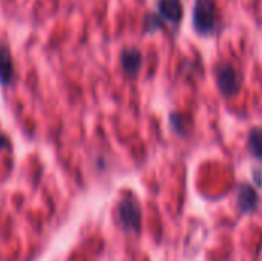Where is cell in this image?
<instances>
[{
	"label": "cell",
	"mask_w": 262,
	"mask_h": 261,
	"mask_svg": "<svg viewBox=\"0 0 262 261\" xmlns=\"http://www.w3.org/2000/svg\"><path fill=\"white\" fill-rule=\"evenodd\" d=\"M213 72H215V82L218 91L224 98H232L241 91V77L230 63L227 62L218 63Z\"/></svg>",
	"instance_id": "2"
},
{
	"label": "cell",
	"mask_w": 262,
	"mask_h": 261,
	"mask_svg": "<svg viewBox=\"0 0 262 261\" xmlns=\"http://www.w3.org/2000/svg\"><path fill=\"white\" fill-rule=\"evenodd\" d=\"M117 215L121 228L127 232L138 234L141 229V206L132 195H126L117 208Z\"/></svg>",
	"instance_id": "3"
},
{
	"label": "cell",
	"mask_w": 262,
	"mask_h": 261,
	"mask_svg": "<svg viewBox=\"0 0 262 261\" xmlns=\"http://www.w3.org/2000/svg\"><path fill=\"white\" fill-rule=\"evenodd\" d=\"M193 29L200 35H212L220 26V12L213 0H195L192 11Z\"/></svg>",
	"instance_id": "1"
},
{
	"label": "cell",
	"mask_w": 262,
	"mask_h": 261,
	"mask_svg": "<svg viewBox=\"0 0 262 261\" xmlns=\"http://www.w3.org/2000/svg\"><path fill=\"white\" fill-rule=\"evenodd\" d=\"M238 208L243 214L253 212L258 208V194L249 183H241L236 191Z\"/></svg>",
	"instance_id": "6"
},
{
	"label": "cell",
	"mask_w": 262,
	"mask_h": 261,
	"mask_svg": "<svg viewBox=\"0 0 262 261\" xmlns=\"http://www.w3.org/2000/svg\"><path fill=\"white\" fill-rule=\"evenodd\" d=\"M247 146H249L250 154H252L255 158L262 160V128H253V129L249 132Z\"/></svg>",
	"instance_id": "8"
},
{
	"label": "cell",
	"mask_w": 262,
	"mask_h": 261,
	"mask_svg": "<svg viewBox=\"0 0 262 261\" xmlns=\"http://www.w3.org/2000/svg\"><path fill=\"white\" fill-rule=\"evenodd\" d=\"M184 8L181 0H160L158 2V17L173 26H178L183 20Z\"/></svg>",
	"instance_id": "4"
},
{
	"label": "cell",
	"mask_w": 262,
	"mask_h": 261,
	"mask_svg": "<svg viewBox=\"0 0 262 261\" xmlns=\"http://www.w3.org/2000/svg\"><path fill=\"white\" fill-rule=\"evenodd\" d=\"M14 58L6 45H0V85L8 86L14 82Z\"/></svg>",
	"instance_id": "7"
},
{
	"label": "cell",
	"mask_w": 262,
	"mask_h": 261,
	"mask_svg": "<svg viewBox=\"0 0 262 261\" xmlns=\"http://www.w3.org/2000/svg\"><path fill=\"white\" fill-rule=\"evenodd\" d=\"M120 62H121V69L123 72L134 78L138 75L140 69H141V63H143V55H141V51L138 48H126L123 52H121V57H120Z\"/></svg>",
	"instance_id": "5"
}]
</instances>
